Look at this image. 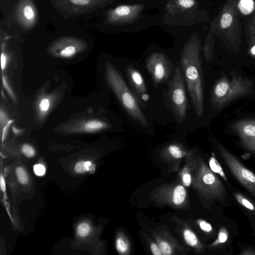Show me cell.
<instances>
[{"instance_id":"7402d4cb","label":"cell","mask_w":255,"mask_h":255,"mask_svg":"<svg viewBox=\"0 0 255 255\" xmlns=\"http://www.w3.org/2000/svg\"><path fill=\"white\" fill-rule=\"evenodd\" d=\"M209 166L212 171L218 174L226 182H228L226 175L221 165L213 155L209 160Z\"/></svg>"},{"instance_id":"277c9868","label":"cell","mask_w":255,"mask_h":255,"mask_svg":"<svg viewBox=\"0 0 255 255\" xmlns=\"http://www.w3.org/2000/svg\"><path fill=\"white\" fill-rule=\"evenodd\" d=\"M252 81L234 74L230 77L222 76L215 83L210 95L213 110L219 111L232 102L253 93Z\"/></svg>"},{"instance_id":"b9f144b4","label":"cell","mask_w":255,"mask_h":255,"mask_svg":"<svg viewBox=\"0 0 255 255\" xmlns=\"http://www.w3.org/2000/svg\"><path fill=\"white\" fill-rule=\"evenodd\" d=\"M0 187L2 191L4 192L5 190V184L4 179L2 175H0Z\"/></svg>"},{"instance_id":"3957f363","label":"cell","mask_w":255,"mask_h":255,"mask_svg":"<svg viewBox=\"0 0 255 255\" xmlns=\"http://www.w3.org/2000/svg\"><path fill=\"white\" fill-rule=\"evenodd\" d=\"M207 20L208 13L201 0H164L158 25L169 33L179 35Z\"/></svg>"},{"instance_id":"5b68a950","label":"cell","mask_w":255,"mask_h":255,"mask_svg":"<svg viewBox=\"0 0 255 255\" xmlns=\"http://www.w3.org/2000/svg\"><path fill=\"white\" fill-rule=\"evenodd\" d=\"M105 74L109 86L127 113L144 128L148 127L149 124L137 99L128 89L119 71L109 62L106 64Z\"/></svg>"},{"instance_id":"d6986e66","label":"cell","mask_w":255,"mask_h":255,"mask_svg":"<svg viewBox=\"0 0 255 255\" xmlns=\"http://www.w3.org/2000/svg\"><path fill=\"white\" fill-rule=\"evenodd\" d=\"M247 29L250 52L252 55H255V27L251 19L248 22Z\"/></svg>"},{"instance_id":"484cf974","label":"cell","mask_w":255,"mask_h":255,"mask_svg":"<svg viewBox=\"0 0 255 255\" xmlns=\"http://www.w3.org/2000/svg\"><path fill=\"white\" fill-rule=\"evenodd\" d=\"M91 227L89 224L86 222L81 223L77 227V233L81 237H86L90 232Z\"/></svg>"},{"instance_id":"ee69618b","label":"cell","mask_w":255,"mask_h":255,"mask_svg":"<svg viewBox=\"0 0 255 255\" xmlns=\"http://www.w3.org/2000/svg\"><path fill=\"white\" fill-rule=\"evenodd\" d=\"M251 20L252 21V22L255 27V13L254 14V15L252 17Z\"/></svg>"},{"instance_id":"9c48e42d","label":"cell","mask_w":255,"mask_h":255,"mask_svg":"<svg viewBox=\"0 0 255 255\" xmlns=\"http://www.w3.org/2000/svg\"><path fill=\"white\" fill-rule=\"evenodd\" d=\"M222 157L238 180L255 197V174L223 146L218 144Z\"/></svg>"},{"instance_id":"83f0119b","label":"cell","mask_w":255,"mask_h":255,"mask_svg":"<svg viewBox=\"0 0 255 255\" xmlns=\"http://www.w3.org/2000/svg\"><path fill=\"white\" fill-rule=\"evenodd\" d=\"M169 153L173 157L179 158L183 156V152L179 146L175 144L170 145L168 147Z\"/></svg>"},{"instance_id":"4fadbf2b","label":"cell","mask_w":255,"mask_h":255,"mask_svg":"<svg viewBox=\"0 0 255 255\" xmlns=\"http://www.w3.org/2000/svg\"><path fill=\"white\" fill-rule=\"evenodd\" d=\"M231 128L239 137L243 145L255 153V119L238 121L232 125Z\"/></svg>"},{"instance_id":"ba28073f","label":"cell","mask_w":255,"mask_h":255,"mask_svg":"<svg viewBox=\"0 0 255 255\" xmlns=\"http://www.w3.org/2000/svg\"><path fill=\"white\" fill-rule=\"evenodd\" d=\"M183 78L181 70L177 66L169 83L167 93L169 107L180 123L184 121L187 109V100Z\"/></svg>"},{"instance_id":"44dd1931","label":"cell","mask_w":255,"mask_h":255,"mask_svg":"<svg viewBox=\"0 0 255 255\" xmlns=\"http://www.w3.org/2000/svg\"><path fill=\"white\" fill-rule=\"evenodd\" d=\"M238 202L246 209L255 211V204L245 196L240 193L236 192L234 194Z\"/></svg>"},{"instance_id":"7a4b0ae2","label":"cell","mask_w":255,"mask_h":255,"mask_svg":"<svg viewBox=\"0 0 255 255\" xmlns=\"http://www.w3.org/2000/svg\"><path fill=\"white\" fill-rule=\"evenodd\" d=\"M180 62L193 109L201 117L204 110V83L202 69L201 37L195 29L187 32Z\"/></svg>"},{"instance_id":"1f68e13d","label":"cell","mask_w":255,"mask_h":255,"mask_svg":"<svg viewBox=\"0 0 255 255\" xmlns=\"http://www.w3.org/2000/svg\"><path fill=\"white\" fill-rule=\"evenodd\" d=\"M33 171L36 175L42 176L45 174L46 169L43 165L41 164H36L33 166Z\"/></svg>"},{"instance_id":"4316f807","label":"cell","mask_w":255,"mask_h":255,"mask_svg":"<svg viewBox=\"0 0 255 255\" xmlns=\"http://www.w3.org/2000/svg\"><path fill=\"white\" fill-rule=\"evenodd\" d=\"M15 172L18 181L22 184H26L28 181V175L25 170L21 167H18Z\"/></svg>"},{"instance_id":"d590c367","label":"cell","mask_w":255,"mask_h":255,"mask_svg":"<svg viewBox=\"0 0 255 255\" xmlns=\"http://www.w3.org/2000/svg\"><path fill=\"white\" fill-rule=\"evenodd\" d=\"M200 228L205 232H210L212 230V226L205 221H201L199 222Z\"/></svg>"},{"instance_id":"74e56055","label":"cell","mask_w":255,"mask_h":255,"mask_svg":"<svg viewBox=\"0 0 255 255\" xmlns=\"http://www.w3.org/2000/svg\"><path fill=\"white\" fill-rule=\"evenodd\" d=\"M150 249L151 252L153 255H161V253L160 252V249L155 244H152L150 246Z\"/></svg>"},{"instance_id":"603a6c76","label":"cell","mask_w":255,"mask_h":255,"mask_svg":"<svg viewBox=\"0 0 255 255\" xmlns=\"http://www.w3.org/2000/svg\"><path fill=\"white\" fill-rule=\"evenodd\" d=\"M186 196V192L183 187L181 185L177 186L173 192V201L176 205L181 204L184 200Z\"/></svg>"},{"instance_id":"7bdbcfd3","label":"cell","mask_w":255,"mask_h":255,"mask_svg":"<svg viewBox=\"0 0 255 255\" xmlns=\"http://www.w3.org/2000/svg\"><path fill=\"white\" fill-rule=\"evenodd\" d=\"M12 129H13V132L16 134H20L21 132V130L17 129V128H15L14 127H13Z\"/></svg>"},{"instance_id":"ab89813d","label":"cell","mask_w":255,"mask_h":255,"mask_svg":"<svg viewBox=\"0 0 255 255\" xmlns=\"http://www.w3.org/2000/svg\"><path fill=\"white\" fill-rule=\"evenodd\" d=\"M242 255H255V251L251 248H247L244 249L240 254Z\"/></svg>"},{"instance_id":"9a60e30c","label":"cell","mask_w":255,"mask_h":255,"mask_svg":"<svg viewBox=\"0 0 255 255\" xmlns=\"http://www.w3.org/2000/svg\"><path fill=\"white\" fill-rule=\"evenodd\" d=\"M216 34V19L212 20L209 31L205 40L204 44L202 47L203 54L206 61L210 62L213 57V52L215 41Z\"/></svg>"},{"instance_id":"f35d334b","label":"cell","mask_w":255,"mask_h":255,"mask_svg":"<svg viewBox=\"0 0 255 255\" xmlns=\"http://www.w3.org/2000/svg\"><path fill=\"white\" fill-rule=\"evenodd\" d=\"M183 183L185 186H189L191 182V177L189 174H185L183 177Z\"/></svg>"},{"instance_id":"2e32d148","label":"cell","mask_w":255,"mask_h":255,"mask_svg":"<svg viewBox=\"0 0 255 255\" xmlns=\"http://www.w3.org/2000/svg\"><path fill=\"white\" fill-rule=\"evenodd\" d=\"M109 127V125L103 121L91 119L78 125L74 131L92 133L99 131Z\"/></svg>"},{"instance_id":"4dcf8cb0","label":"cell","mask_w":255,"mask_h":255,"mask_svg":"<svg viewBox=\"0 0 255 255\" xmlns=\"http://www.w3.org/2000/svg\"><path fill=\"white\" fill-rule=\"evenodd\" d=\"M159 248L160 249L161 254L164 255H169L171 253V251L169 245L165 242H162L159 244Z\"/></svg>"},{"instance_id":"8992f818","label":"cell","mask_w":255,"mask_h":255,"mask_svg":"<svg viewBox=\"0 0 255 255\" xmlns=\"http://www.w3.org/2000/svg\"><path fill=\"white\" fill-rule=\"evenodd\" d=\"M237 0H228L216 19V34L228 47L240 44L241 23L238 16Z\"/></svg>"},{"instance_id":"e575fe53","label":"cell","mask_w":255,"mask_h":255,"mask_svg":"<svg viewBox=\"0 0 255 255\" xmlns=\"http://www.w3.org/2000/svg\"><path fill=\"white\" fill-rule=\"evenodd\" d=\"M1 58H0V61H1V70L3 71L5 68L7 61H8V56L7 54L5 53L4 51L3 48L2 47L1 48Z\"/></svg>"},{"instance_id":"8fae6325","label":"cell","mask_w":255,"mask_h":255,"mask_svg":"<svg viewBox=\"0 0 255 255\" xmlns=\"http://www.w3.org/2000/svg\"><path fill=\"white\" fill-rule=\"evenodd\" d=\"M146 66L155 85L166 81L171 74L170 61L162 52L150 54L146 59Z\"/></svg>"},{"instance_id":"60d3db41","label":"cell","mask_w":255,"mask_h":255,"mask_svg":"<svg viewBox=\"0 0 255 255\" xmlns=\"http://www.w3.org/2000/svg\"><path fill=\"white\" fill-rule=\"evenodd\" d=\"M123 2L125 3H135V2H143V1H146L148 0H120Z\"/></svg>"},{"instance_id":"52a82bcc","label":"cell","mask_w":255,"mask_h":255,"mask_svg":"<svg viewBox=\"0 0 255 255\" xmlns=\"http://www.w3.org/2000/svg\"><path fill=\"white\" fill-rule=\"evenodd\" d=\"M64 18L92 13L98 9L111 6L120 0H48Z\"/></svg>"},{"instance_id":"ac0fdd59","label":"cell","mask_w":255,"mask_h":255,"mask_svg":"<svg viewBox=\"0 0 255 255\" xmlns=\"http://www.w3.org/2000/svg\"><path fill=\"white\" fill-rule=\"evenodd\" d=\"M238 11L244 15L251 13L255 8V2L254 0H239L237 2Z\"/></svg>"},{"instance_id":"d6a6232c","label":"cell","mask_w":255,"mask_h":255,"mask_svg":"<svg viewBox=\"0 0 255 255\" xmlns=\"http://www.w3.org/2000/svg\"><path fill=\"white\" fill-rule=\"evenodd\" d=\"M116 248L121 253H124L127 250V246L122 239H118L116 241Z\"/></svg>"},{"instance_id":"f546056e","label":"cell","mask_w":255,"mask_h":255,"mask_svg":"<svg viewBox=\"0 0 255 255\" xmlns=\"http://www.w3.org/2000/svg\"><path fill=\"white\" fill-rule=\"evenodd\" d=\"M2 83L3 88L5 89L9 96L13 100H15V95L12 90L11 89L9 85L8 84L6 77L3 74H2Z\"/></svg>"},{"instance_id":"5bb4252c","label":"cell","mask_w":255,"mask_h":255,"mask_svg":"<svg viewBox=\"0 0 255 255\" xmlns=\"http://www.w3.org/2000/svg\"><path fill=\"white\" fill-rule=\"evenodd\" d=\"M126 72L134 96L140 104L145 106V103L149 99V95L141 74L136 69L129 65L127 67Z\"/></svg>"},{"instance_id":"f1b7e54d","label":"cell","mask_w":255,"mask_h":255,"mask_svg":"<svg viewBox=\"0 0 255 255\" xmlns=\"http://www.w3.org/2000/svg\"><path fill=\"white\" fill-rule=\"evenodd\" d=\"M22 153L28 157H32L35 154L34 148L28 144H24L21 148Z\"/></svg>"},{"instance_id":"cb8c5ba5","label":"cell","mask_w":255,"mask_h":255,"mask_svg":"<svg viewBox=\"0 0 255 255\" xmlns=\"http://www.w3.org/2000/svg\"><path fill=\"white\" fill-rule=\"evenodd\" d=\"M229 233L226 228L222 227L219 229L218 237L215 242L212 244V246H217L225 244L228 239Z\"/></svg>"},{"instance_id":"ffe728a7","label":"cell","mask_w":255,"mask_h":255,"mask_svg":"<svg viewBox=\"0 0 255 255\" xmlns=\"http://www.w3.org/2000/svg\"><path fill=\"white\" fill-rule=\"evenodd\" d=\"M74 169L77 173H93L95 170V166L90 161H81L75 164Z\"/></svg>"},{"instance_id":"6da1fadb","label":"cell","mask_w":255,"mask_h":255,"mask_svg":"<svg viewBox=\"0 0 255 255\" xmlns=\"http://www.w3.org/2000/svg\"><path fill=\"white\" fill-rule=\"evenodd\" d=\"M164 0L118 3L104 11V23L117 32L134 33L158 25Z\"/></svg>"},{"instance_id":"836d02e7","label":"cell","mask_w":255,"mask_h":255,"mask_svg":"<svg viewBox=\"0 0 255 255\" xmlns=\"http://www.w3.org/2000/svg\"><path fill=\"white\" fill-rule=\"evenodd\" d=\"M9 121V120H8L7 115L4 111L1 109L0 111V123L1 129L7 124Z\"/></svg>"},{"instance_id":"d4e9b609","label":"cell","mask_w":255,"mask_h":255,"mask_svg":"<svg viewBox=\"0 0 255 255\" xmlns=\"http://www.w3.org/2000/svg\"><path fill=\"white\" fill-rule=\"evenodd\" d=\"M184 237L187 243L191 246H195L198 243V240L196 235L189 230L184 231Z\"/></svg>"},{"instance_id":"e0dca14e","label":"cell","mask_w":255,"mask_h":255,"mask_svg":"<svg viewBox=\"0 0 255 255\" xmlns=\"http://www.w3.org/2000/svg\"><path fill=\"white\" fill-rule=\"evenodd\" d=\"M53 98L49 95H45L38 98L36 102V109L37 115L41 119H43L48 114L53 106Z\"/></svg>"},{"instance_id":"30bf717a","label":"cell","mask_w":255,"mask_h":255,"mask_svg":"<svg viewBox=\"0 0 255 255\" xmlns=\"http://www.w3.org/2000/svg\"><path fill=\"white\" fill-rule=\"evenodd\" d=\"M87 43L82 38L75 36H62L52 41L47 47V52L52 56L70 58L84 51Z\"/></svg>"},{"instance_id":"8d00e7d4","label":"cell","mask_w":255,"mask_h":255,"mask_svg":"<svg viewBox=\"0 0 255 255\" xmlns=\"http://www.w3.org/2000/svg\"><path fill=\"white\" fill-rule=\"evenodd\" d=\"M13 122V121L12 120H10L7 124L3 127L1 129V142H3L4 140L5 136L6 135L8 129L10 126V125Z\"/></svg>"},{"instance_id":"7c38bea8","label":"cell","mask_w":255,"mask_h":255,"mask_svg":"<svg viewBox=\"0 0 255 255\" xmlns=\"http://www.w3.org/2000/svg\"><path fill=\"white\" fill-rule=\"evenodd\" d=\"M13 16L16 23L23 30L32 29L37 20V10L33 0H18Z\"/></svg>"}]
</instances>
